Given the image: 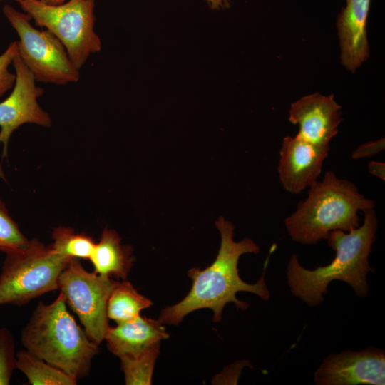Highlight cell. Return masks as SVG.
I'll list each match as a JSON object with an SVG mask.
<instances>
[{
	"label": "cell",
	"mask_w": 385,
	"mask_h": 385,
	"mask_svg": "<svg viewBox=\"0 0 385 385\" xmlns=\"http://www.w3.org/2000/svg\"><path fill=\"white\" fill-rule=\"evenodd\" d=\"M94 272L125 280L133 265V248L123 245L115 230L104 228L89 259Z\"/></svg>",
	"instance_id": "obj_15"
},
{
	"label": "cell",
	"mask_w": 385,
	"mask_h": 385,
	"mask_svg": "<svg viewBox=\"0 0 385 385\" xmlns=\"http://www.w3.org/2000/svg\"><path fill=\"white\" fill-rule=\"evenodd\" d=\"M384 138H381L362 144L352 153V158L359 159L374 155L384 149Z\"/></svg>",
	"instance_id": "obj_23"
},
{
	"label": "cell",
	"mask_w": 385,
	"mask_h": 385,
	"mask_svg": "<svg viewBox=\"0 0 385 385\" xmlns=\"http://www.w3.org/2000/svg\"><path fill=\"white\" fill-rule=\"evenodd\" d=\"M16 369L32 385H76L78 381L26 349L16 352Z\"/></svg>",
	"instance_id": "obj_17"
},
{
	"label": "cell",
	"mask_w": 385,
	"mask_h": 385,
	"mask_svg": "<svg viewBox=\"0 0 385 385\" xmlns=\"http://www.w3.org/2000/svg\"><path fill=\"white\" fill-rule=\"evenodd\" d=\"M368 170L371 175L385 180V163L379 161H371L368 165Z\"/></svg>",
	"instance_id": "obj_24"
},
{
	"label": "cell",
	"mask_w": 385,
	"mask_h": 385,
	"mask_svg": "<svg viewBox=\"0 0 385 385\" xmlns=\"http://www.w3.org/2000/svg\"><path fill=\"white\" fill-rule=\"evenodd\" d=\"M70 260L36 238L25 248L6 254L0 272V306L24 305L58 290V278Z\"/></svg>",
	"instance_id": "obj_5"
},
{
	"label": "cell",
	"mask_w": 385,
	"mask_h": 385,
	"mask_svg": "<svg viewBox=\"0 0 385 385\" xmlns=\"http://www.w3.org/2000/svg\"><path fill=\"white\" fill-rule=\"evenodd\" d=\"M17 53V41H13L0 55V98L14 86L16 75L9 68Z\"/></svg>",
	"instance_id": "obj_22"
},
{
	"label": "cell",
	"mask_w": 385,
	"mask_h": 385,
	"mask_svg": "<svg viewBox=\"0 0 385 385\" xmlns=\"http://www.w3.org/2000/svg\"><path fill=\"white\" fill-rule=\"evenodd\" d=\"M16 369L15 339L6 327L0 328V385H9Z\"/></svg>",
	"instance_id": "obj_21"
},
{
	"label": "cell",
	"mask_w": 385,
	"mask_h": 385,
	"mask_svg": "<svg viewBox=\"0 0 385 385\" xmlns=\"http://www.w3.org/2000/svg\"><path fill=\"white\" fill-rule=\"evenodd\" d=\"M363 224L347 233L332 231L328 245L335 251L332 261L314 270L302 267L297 255H291L287 268V282L291 293L311 307L319 305L327 293L329 284L341 280L350 285L359 297L369 292L367 273L373 271L369 256L376 237L378 220L374 209L364 212Z\"/></svg>",
	"instance_id": "obj_2"
},
{
	"label": "cell",
	"mask_w": 385,
	"mask_h": 385,
	"mask_svg": "<svg viewBox=\"0 0 385 385\" xmlns=\"http://www.w3.org/2000/svg\"><path fill=\"white\" fill-rule=\"evenodd\" d=\"M12 65L16 81L10 95L0 103V143L3 144L2 158L8 156V145L12 133L21 125L33 123L49 128L51 118L38 103L43 89L37 87L33 74L18 53Z\"/></svg>",
	"instance_id": "obj_9"
},
{
	"label": "cell",
	"mask_w": 385,
	"mask_h": 385,
	"mask_svg": "<svg viewBox=\"0 0 385 385\" xmlns=\"http://www.w3.org/2000/svg\"><path fill=\"white\" fill-rule=\"evenodd\" d=\"M2 11L19 36L18 54L36 81L66 85L79 81V69L74 66L65 47L51 32L36 29L26 14L9 4H5Z\"/></svg>",
	"instance_id": "obj_7"
},
{
	"label": "cell",
	"mask_w": 385,
	"mask_h": 385,
	"mask_svg": "<svg viewBox=\"0 0 385 385\" xmlns=\"http://www.w3.org/2000/svg\"><path fill=\"white\" fill-rule=\"evenodd\" d=\"M329 145L320 146L297 135L283 138L277 167L279 180L287 192L298 194L317 180Z\"/></svg>",
	"instance_id": "obj_11"
},
{
	"label": "cell",
	"mask_w": 385,
	"mask_h": 385,
	"mask_svg": "<svg viewBox=\"0 0 385 385\" xmlns=\"http://www.w3.org/2000/svg\"><path fill=\"white\" fill-rule=\"evenodd\" d=\"M371 0H346L337 17L341 61L354 72L369 54L366 25Z\"/></svg>",
	"instance_id": "obj_13"
},
{
	"label": "cell",
	"mask_w": 385,
	"mask_h": 385,
	"mask_svg": "<svg viewBox=\"0 0 385 385\" xmlns=\"http://www.w3.org/2000/svg\"><path fill=\"white\" fill-rule=\"evenodd\" d=\"M168 337L160 319L139 316L133 320L118 323L114 327H109L104 340L108 350L120 358L143 352Z\"/></svg>",
	"instance_id": "obj_14"
},
{
	"label": "cell",
	"mask_w": 385,
	"mask_h": 385,
	"mask_svg": "<svg viewBox=\"0 0 385 385\" xmlns=\"http://www.w3.org/2000/svg\"><path fill=\"white\" fill-rule=\"evenodd\" d=\"M152 305V302L140 294L128 282H117L107 302L108 319L117 324L133 320L140 316L142 310Z\"/></svg>",
	"instance_id": "obj_16"
},
{
	"label": "cell",
	"mask_w": 385,
	"mask_h": 385,
	"mask_svg": "<svg viewBox=\"0 0 385 385\" xmlns=\"http://www.w3.org/2000/svg\"><path fill=\"white\" fill-rule=\"evenodd\" d=\"M117 282L88 272L79 259H71L58 278V290L66 304L78 316L88 337L98 345L109 328L107 302Z\"/></svg>",
	"instance_id": "obj_8"
},
{
	"label": "cell",
	"mask_w": 385,
	"mask_h": 385,
	"mask_svg": "<svg viewBox=\"0 0 385 385\" xmlns=\"http://www.w3.org/2000/svg\"><path fill=\"white\" fill-rule=\"evenodd\" d=\"M340 110L333 94L315 93L291 104L289 121L299 125L297 135L300 138L317 145L327 146L337 134L342 121Z\"/></svg>",
	"instance_id": "obj_12"
},
{
	"label": "cell",
	"mask_w": 385,
	"mask_h": 385,
	"mask_svg": "<svg viewBox=\"0 0 385 385\" xmlns=\"http://www.w3.org/2000/svg\"><path fill=\"white\" fill-rule=\"evenodd\" d=\"M4 0H0V2ZM46 4L58 5L66 2L68 0H38Z\"/></svg>",
	"instance_id": "obj_25"
},
{
	"label": "cell",
	"mask_w": 385,
	"mask_h": 385,
	"mask_svg": "<svg viewBox=\"0 0 385 385\" xmlns=\"http://www.w3.org/2000/svg\"><path fill=\"white\" fill-rule=\"evenodd\" d=\"M16 1L36 25L45 27L62 43L78 69L101 49L100 37L94 30L95 0H68L58 5L38 0Z\"/></svg>",
	"instance_id": "obj_6"
},
{
	"label": "cell",
	"mask_w": 385,
	"mask_h": 385,
	"mask_svg": "<svg viewBox=\"0 0 385 385\" xmlns=\"http://www.w3.org/2000/svg\"><path fill=\"white\" fill-rule=\"evenodd\" d=\"M21 341L26 350L77 381L89 374L99 351L68 312L61 292L51 303L36 305Z\"/></svg>",
	"instance_id": "obj_3"
},
{
	"label": "cell",
	"mask_w": 385,
	"mask_h": 385,
	"mask_svg": "<svg viewBox=\"0 0 385 385\" xmlns=\"http://www.w3.org/2000/svg\"><path fill=\"white\" fill-rule=\"evenodd\" d=\"M374 207V202L361 194L354 183L327 171L309 186L307 198L284 220V225L294 241L312 245L327 240L333 230L349 232L359 227L358 212Z\"/></svg>",
	"instance_id": "obj_4"
},
{
	"label": "cell",
	"mask_w": 385,
	"mask_h": 385,
	"mask_svg": "<svg viewBox=\"0 0 385 385\" xmlns=\"http://www.w3.org/2000/svg\"><path fill=\"white\" fill-rule=\"evenodd\" d=\"M317 385H384L385 353L369 346L354 351L329 354L314 372Z\"/></svg>",
	"instance_id": "obj_10"
},
{
	"label": "cell",
	"mask_w": 385,
	"mask_h": 385,
	"mask_svg": "<svg viewBox=\"0 0 385 385\" xmlns=\"http://www.w3.org/2000/svg\"><path fill=\"white\" fill-rule=\"evenodd\" d=\"M29 242L0 199V251L5 254L19 251L27 247Z\"/></svg>",
	"instance_id": "obj_20"
},
{
	"label": "cell",
	"mask_w": 385,
	"mask_h": 385,
	"mask_svg": "<svg viewBox=\"0 0 385 385\" xmlns=\"http://www.w3.org/2000/svg\"><path fill=\"white\" fill-rule=\"evenodd\" d=\"M215 225L220 233L221 243L215 261L204 270L194 267L188 272V276L192 281V287L183 300L161 311L159 319L163 324L177 325L187 314L204 308L212 309L213 321L219 322L227 303L232 302L242 310L247 308V303L236 297L239 292L253 293L263 300L270 299V293L265 281L267 261L262 277L256 283H247L239 275L237 265L240 256L245 253H258L257 245L247 237L235 242L234 226L222 216L215 222Z\"/></svg>",
	"instance_id": "obj_1"
},
{
	"label": "cell",
	"mask_w": 385,
	"mask_h": 385,
	"mask_svg": "<svg viewBox=\"0 0 385 385\" xmlns=\"http://www.w3.org/2000/svg\"><path fill=\"white\" fill-rule=\"evenodd\" d=\"M160 344L134 356L120 357L121 369L127 385H150Z\"/></svg>",
	"instance_id": "obj_19"
},
{
	"label": "cell",
	"mask_w": 385,
	"mask_h": 385,
	"mask_svg": "<svg viewBox=\"0 0 385 385\" xmlns=\"http://www.w3.org/2000/svg\"><path fill=\"white\" fill-rule=\"evenodd\" d=\"M53 250L67 259L89 260L96 242L84 232H76L71 227L58 226L52 232Z\"/></svg>",
	"instance_id": "obj_18"
}]
</instances>
